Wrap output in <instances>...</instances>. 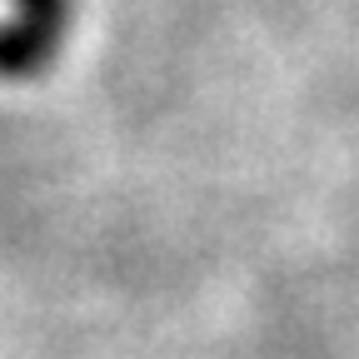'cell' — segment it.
<instances>
[{
    "label": "cell",
    "instance_id": "2",
    "mask_svg": "<svg viewBox=\"0 0 359 359\" xmlns=\"http://www.w3.org/2000/svg\"><path fill=\"white\" fill-rule=\"evenodd\" d=\"M15 15H25V20L45 25V30L65 35L70 20H75V0H15Z\"/></svg>",
    "mask_w": 359,
    "mask_h": 359
},
{
    "label": "cell",
    "instance_id": "1",
    "mask_svg": "<svg viewBox=\"0 0 359 359\" xmlns=\"http://www.w3.org/2000/svg\"><path fill=\"white\" fill-rule=\"evenodd\" d=\"M65 35L45 30L25 15L0 20V80H30L40 70H50V60L60 55Z\"/></svg>",
    "mask_w": 359,
    "mask_h": 359
}]
</instances>
